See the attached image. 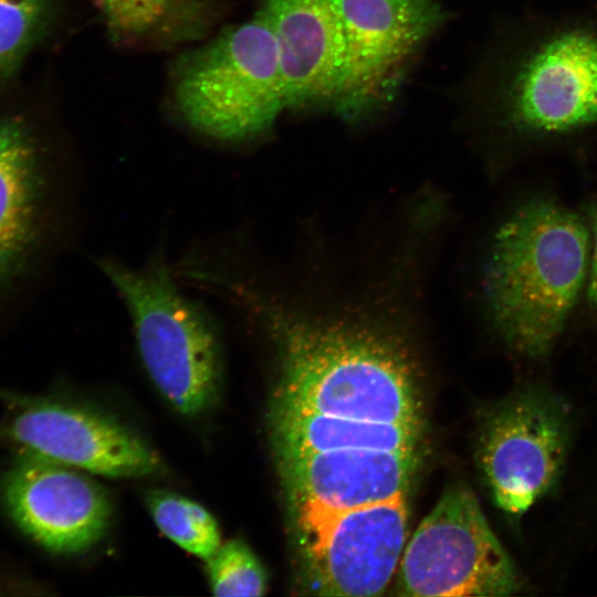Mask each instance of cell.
Masks as SVG:
<instances>
[{
    "mask_svg": "<svg viewBox=\"0 0 597 597\" xmlns=\"http://www.w3.org/2000/svg\"><path fill=\"white\" fill-rule=\"evenodd\" d=\"M590 235L582 213L551 193L521 201L494 234L484 269L491 322L528 359L546 357L584 291Z\"/></svg>",
    "mask_w": 597,
    "mask_h": 597,
    "instance_id": "obj_1",
    "label": "cell"
},
{
    "mask_svg": "<svg viewBox=\"0 0 597 597\" xmlns=\"http://www.w3.org/2000/svg\"><path fill=\"white\" fill-rule=\"evenodd\" d=\"M481 103L490 125L526 151L597 128V24L522 29L496 55Z\"/></svg>",
    "mask_w": 597,
    "mask_h": 597,
    "instance_id": "obj_2",
    "label": "cell"
},
{
    "mask_svg": "<svg viewBox=\"0 0 597 597\" xmlns=\"http://www.w3.org/2000/svg\"><path fill=\"white\" fill-rule=\"evenodd\" d=\"M96 262L127 310L142 363L158 391L185 416L211 408L222 378L219 333L205 307L179 287L176 271L160 255L143 266L111 256Z\"/></svg>",
    "mask_w": 597,
    "mask_h": 597,
    "instance_id": "obj_3",
    "label": "cell"
},
{
    "mask_svg": "<svg viewBox=\"0 0 597 597\" xmlns=\"http://www.w3.org/2000/svg\"><path fill=\"white\" fill-rule=\"evenodd\" d=\"M172 92L182 119L202 136L243 143L269 132L287 106L277 48L264 18L256 12L180 55Z\"/></svg>",
    "mask_w": 597,
    "mask_h": 597,
    "instance_id": "obj_4",
    "label": "cell"
},
{
    "mask_svg": "<svg viewBox=\"0 0 597 597\" xmlns=\"http://www.w3.org/2000/svg\"><path fill=\"white\" fill-rule=\"evenodd\" d=\"M400 596H507L517 589L510 557L476 498L464 488L443 494L404 549Z\"/></svg>",
    "mask_w": 597,
    "mask_h": 597,
    "instance_id": "obj_5",
    "label": "cell"
},
{
    "mask_svg": "<svg viewBox=\"0 0 597 597\" xmlns=\"http://www.w3.org/2000/svg\"><path fill=\"white\" fill-rule=\"evenodd\" d=\"M345 59L333 111L349 122L383 111L447 20L441 0H339Z\"/></svg>",
    "mask_w": 597,
    "mask_h": 597,
    "instance_id": "obj_6",
    "label": "cell"
},
{
    "mask_svg": "<svg viewBox=\"0 0 597 597\" xmlns=\"http://www.w3.org/2000/svg\"><path fill=\"white\" fill-rule=\"evenodd\" d=\"M0 443L108 478L156 473L161 461L137 433L113 417L54 397L0 388Z\"/></svg>",
    "mask_w": 597,
    "mask_h": 597,
    "instance_id": "obj_7",
    "label": "cell"
},
{
    "mask_svg": "<svg viewBox=\"0 0 597 597\" xmlns=\"http://www.w3.org/2000/svg\"><path fill=\"white\" fill-rule=\"evenodd\" d=\"M564 404L541 389L517 391L484 419L478 457L496 504L522 514L556 482L566 457Z\"/></svg>",
    "mask_w": 597,
    "mask_h": 597,
    "instance_id": "obj_8",
    "label": "cell"
},
{
    "mask_svg": "<svg viewBox=\"0 0 597 597\" xmlns=\"http://www.w3.org/2000/svg\"><path fill=\"white\" fill-rule=\"evenodd\" d=\"M407 517L404 495L337 513L300 534L312 591L381 595L404 553Z\"/></svg>",
    "mask_w": 597,
    "mask_h": 597,
    "instance_id": "obj_9",
    "label": "cell"
},
{
    "mask_svg": "<svg viewBox=\"0 0 597 597\" xmlns=\"http://www.w3.org/2000/svg\"><path fill=\"white\" fill-rule=\"evenodd\" d=\"M81 471L41 455L19 453L1 481L2 500L14 522L57 554L86 551L109 526L108 494Z\"/></svg>",
    "mask_w": 597,
    "mask_h": 597,
    "instance_id": "obj_10",
    "label": "cell"
},
{
    "mask_svg": "<svg viewBox=\"0 0 597 597\" xmlns=\"http://www.w3.org/2000/svg\"><path fill=\"white\" fill-rule=\"evenodd\" d=\"M279 463L302 534L337 513L406 495L417 451L343 449L280 457Z\"/></svg>",
    "mask_w": 597,
    "mask_h": 597,
    "instance_id": "obj_11",
    "label": "cell"
},
{
    "mask_svg": "<svg viewBox=\"0 0 597 597\" xmlns=\"http://www.w3.org/2000/svg\"><path fill=\"white\" fill-rule=\"evenodd\" d=\"M279 53L287 108H334L344 69L339 0H261Z\"/></svg>",
    "mask_w": 597,
    "mask_h": 597,
    "instance_id": "obj_12",
    "label": "cell"
},
{
    "mask_svg": "<svg viewBox=\"0 0 597 597\" xmlns=\"http://www.w3.org/2000/svg\"><path fill=\"white\" fill-rule=\"evenodd\" d=\"M31 137L13 118L0 121V283L35 240L41 175Z\"/></svg>",
    "mask_w": 597,
    "mask_h": 597,
    "instance_id": "obj_13",
    "label": "cell"
},
{
    "mask_svg": "<svg viewBox=\"0 0 597 597\" xmlns=\"http://www.w3.org/2000/svg\"><path fill=\"white\" fill-rule=\"evenodd\" d=\"M277 457L343 449L417 451L421 425L380 423L273 405Z\"/></svg>",
    "mask_w": 597,
    "mask_h": 597,
    "instance_id": "obj_14",
    "label": "cell"
},
{
    "mask_svg": "<svg viewBox=\"0 0 597 597\" xmlns=\"http://www.w3.org/2000/svg\"><path fill=\"white\" fill-rule=\"evenodd\" d=\"M118 44L168 48L199 40L213 27L212 0H91Z\"/></svg>",
    "mask_w": 597,
    "mask_h": 597,
    "instance_id": "obj_15",
    "label": "cell"
},
{
    "mask_svg": "<svg viewBox=\"0 0 597 597\" xmlns=\"http://www.w3.org/2000/svg\"><path fill=\"white\" fill-rule=\"evenodd\" d=\"M147 506L160 532L188 553L207 561L221 545L216 520L197 502L154 490L147 495Z\"/></svg>",
    "mask_w": 597,
    "mask_h": 597,
    "instance_id": "obj_16",
    "label": "cell"
},
{
    "mask_svg": "<svg viewBox=\"0 0 597 597\" xmlns=\"http://www.w3.org/2000/svg\"><path fill=\"white\" fill-rule=\"evenodd\" d=\"M50 0H0V80L13 74L45 29Z\"/></svg>",
    "mask_w": 597,
    "mask_h": 597,
    "instance_id": "obj_17",
    "label": "cell"
},
{
    "mask_svg": "<svg viewBox=\"0 0 597 597\" xmlns=\"http://www.w3.org/2000/svg\"><path fill=\"white\" fill-rule=\"evenodd\" d=\"M206 563L214 596L256 597L266 590V575L262 564L241 541L221 543Z\"/></svg>",
    "mask_w": 597,
    "mask_h": 597,
    "instance_id": "obj_18",
    "label": "cell"
},
{
    "mask_svg": "<svg viewBox=\"0 0 597 597\" xmlns=\"http://www.w3.org/2000/svg\"><path fill=\"white\" fill-rule=\"evenodd\" d=\"M580 213L590 235V256L584 296L590 317L597 324V190L586 200Z\"/></svg>",
    "mask_w": 597,
    "mask_h": 597,
    "instance_id": "obj_19",
    "label": "cell"
}]
</instances>
